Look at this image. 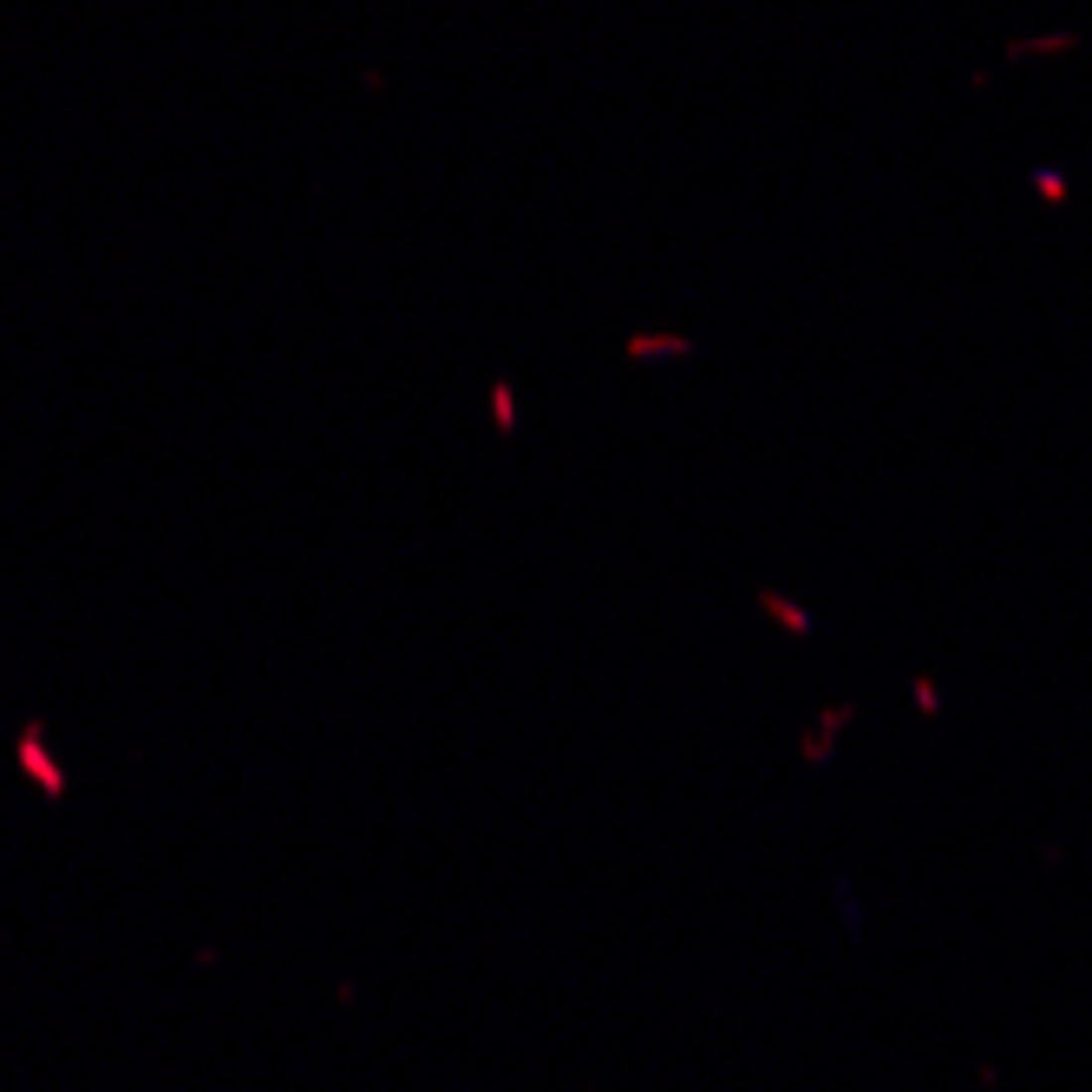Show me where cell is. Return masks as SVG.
Masks as SVG:
<instances>
[{"label": "cell", "mask_w": 1092, "mask_h": 1092, "mask_svg": "<svg viewBox=\"0 0 1092 1092\" xmlns=\"http://www.w3.org/2000/svg\"><path fill=\"white\" fill-rule=\"evenodd\" d=\"M20 759H27V772H33V779H40L53 798H60V772H53V759H40V739H33V733H27V746H20Z\"/></svg>", "instance_id": "obj_1"}]
</instances>
